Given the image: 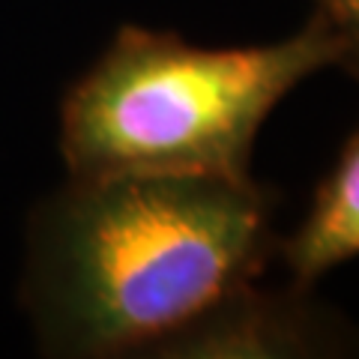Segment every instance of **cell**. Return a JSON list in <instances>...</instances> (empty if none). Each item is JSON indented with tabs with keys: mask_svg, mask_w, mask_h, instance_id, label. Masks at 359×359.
<instances>
[{
	"mask_svg": "<svg viewBox=\"0 0 359 359\" xmlns=\"http://www.w3.org/2000/svg\"><path fill=\"white\" fill-rule=\"evenodd\" d=\"M273 252V195L252 177H66L30 212L21 306L45 356H159Z\"/></svg>",
	"mask_w": 359,
	"mask_h": 359,
	"instance_id": "obj_1",
	"label": "cell"
},
{
	"mask_svg": "<svg viewBox=\"0 0 359 359\" xmlns=\"http://www.w3.org/2000/svg\"><path fill=\"white\" fill-rule=\"evenodd\" d=\"M335 63L339 42L318 15L282 42L243 48H201L123 25L63 96L66 177L249 180L264 120L299 81Z\"/></svg>",
	"mask_w": 359,
	"mask_h": 359,
	"instance_id": "obj_2",
	"label": "cell"
},
{
	"mask_svg": "<svg viewBox=\"0 0 359 359\" xmlns=\"http://www.w3.org/2000/svg\"><path fill=\"white\" fill-rule=\"evenodd\" d=\"M309 290L290 285L285 294H273L255 282L168 341L159 356H320L330 353V347H344L341 327L306 299Z\"/></svg>",
	"mask_w": 359,
	"mask_h": 359,
	"instance_id": "obj_3",
	"label": "cell"
},
{
	"mask_svg": "<svg viewBox=\"0 0 359 359\" xmlns=\"http://www.w3.org/2000/svg\"><path fill=\"white\" fill-rule=\"evenodd\" d=\"M290 278L311 287L332 266L359 257V126L318 186L309 216L282 243Z\"/></svg>",
	"mask_w": 359,
	"mask_h": 359,
	"instance_id": "obj_4",
	"label": "cell"
},
{
	"mask_svg": "<svg viewBox=\"0 0 359 359\" xmlns=\"http://www.w3.org/2000/svg\"><path fill=\"white\" fill-rule=\"evenodd\" d=\"M314 15L339 42V63L359 81V0H314Z\"/></svg>",
	"mask_w": 359,
	"mask_h": 359,
	"instance_id": "obj_5",
	"label": "cell"
}]
</instances>
